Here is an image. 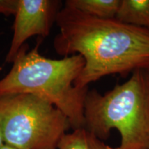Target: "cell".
<instances>
[{"label": "cell", "instance_id": "9c48e42d", "mask_svg": "<svg viewBox=\"0 0 149 149\" xmlns=\"http://www.w3.org/2000/svg\"><path fill=\"white\" fill-rule=\"evenodd\" d=\"M4 140H3L2 134L1 133V130H0V149H1V147L3 146V145L4 144Z\"/></svg>", "mask_w": 149, "mask_h": 149}, {"label": "cell", "instance_id": "52a82bcc", "mask_svg": "<svg viewBox=\"0 0 149 149\" xmlns=\"http://www.w3.org/2000/svg\"><path fill=\"white\" fill-rule=\"evenodd\" d=\"M121 0H67L65 7L102 19L115 18Z\"/></svg>", "mask_w": 149, "mask_h": 149}, {"label": "cell", "instance_id": "3957f363", "mask_svg": "<svg viewBox=\"0 0 149 149\" xmlns=\"http://www.w3.org/2000/svg\"><path fill=\"white\" fill-rule=\"evenodd\" d=\"M84 119L86 129L102 141L113 129L118 130L117 149H149V71L135 70L104 95L88 91Z\"/></svg>", "mask_w": 149, "mask_h": 149}, {"label": "cell", "instance_id": "8992f818", "mask_svg": "<svg viewBox=\"0 0 149 149\" xmlns=\"http://www.w3.org/2000/svg\"><path fill=\"white\" fill-rule=\"evenodd\" d=\"M115 18L149 31V0H121Z\"/></svg>", "mask_w": 149, "mask_h": 149}, {"label": "cell", "instance_id": "30bf717a", "mask_svg": "<svg viewBox=\"0 0 149 149\" xmlns=\"http://www.w3.org/2000/svg\"><path fill=\"white\" fill-rule=\"evenodd\" d=\"M1 149H16V148H13V147L8 146V145L4 144L3 145V146L1 147Z\"/></svg>", "mask_w": 149, "mask_h": 149}, {"label": "cell", "instance_id": "8fae6325", "mask_svg": "<svg viewBox=\"0 0 149 149\" xmlns=\"http://www.w3.org/2000/svg\"><path fill=\"white\" fill-rule=\"evenodd\" d=\"M1 67L0 66V71H1Z\"/></svg>", "mask_w": 149, "mask_h": 149}, {"label": "cell", "instance_id": "7a4b0ae2", "mask_svg": "<svg viewBox=\"0 0 149 149\" xmlns=\"http://www.w3.org/2000/svg\"><path fill=\"white\" fill-rule=\"evenodd\" d=\"M40 43L29 51L25 44L12 63L10 71L0 79V97L29 94L46 100L64 113L72 130L84 128V102L88 87L74 85L85 61L80 55L55 59L42 56Z\"/></svg>", "mask_w": 149, "mask_h": 149}, {"label": "cell", "instance_id": "5b68a950", "mask_svg": "<svg viewBox=\"0 0 149 149\" xmlns=\"http://www.w3.org/2000/svg\"><path fill=\"white\" fill-rule=\"evenodd\" d=\"M57 0H18L14 15L13 34L6 56V62L12 64L19 51L33 36L47 37L61 10Z\"/></svg>", "mask_w": 149, "mask_h": 149}, {"label": "cell", "instance_id": "ba28073f", "mask_svg": "<svg viewBox=\"0 0 149 149\" xmlns=\"http://www.w3.org/2000/svg\"><path fill=\"white\" fill-rule=\"evenodd\" d=\"M57 149H117L106 144L85 128L72 130L59 141Z\"/></svg>", "mask_w": 149, "mask_h": 149}, {"label": "cell", "instance_id": "6da1fadb", "mask_svg": "<svg viewBox=\"0 0 149 149\" xmlns=\"http://www.w3.org/2000/svg\"><path fill=\"white\" fill-rule=\"evenodd\" d=\"M55 23L53 40L58 55H80L85 61L74 82L79 88L105 76L126 77L137 70L149 71V31L113 19H102L64 7Z\"/></svg>", "mask_w": 149, "mask_h": 149}, {"label": "cell", "instance_id": "277c9868", "mask_svg": "<svg viewBox=\"0 0 149 149\" xmlns=\"http://www.w3.org/2000/svg\"><path fill=\"white\" fill-rule=\"evenodd\" d=\"M70 128L62 112L29 94L0 97V130L6 144L16 149H57Z\"/></svg>", "mask_w": 149, "mask_h": 149}]
</instances>
